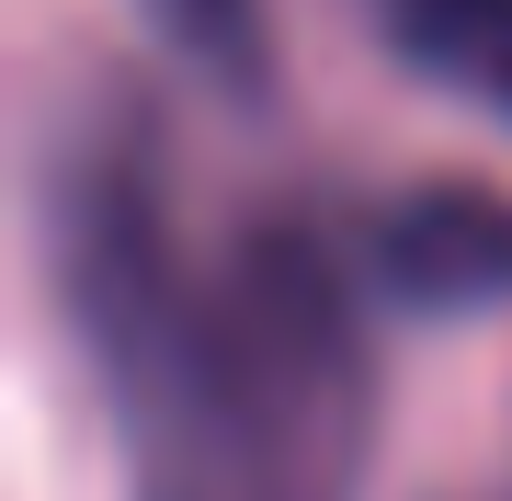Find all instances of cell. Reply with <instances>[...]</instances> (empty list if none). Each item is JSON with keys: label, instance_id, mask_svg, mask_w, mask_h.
Returning a JSON list of instances; mask_svg holds the SVG:
<instances>
[{"label": "cell", "instance_id": "7a4b0ae2", "mask_svg": "<svg viewBox=\"0 0 512 501\" xmlns=\"http://www.w3.org/2000/svg\"><path fill=\"white\" fill-rule=\"evenodd\" d=\"M376 35L410 80L512 126V0H376Z\"/></svg>", "mask_w": 512, "mask_h": 501}, {"label": "cell", "instance_id": "6da1fadb", "mask_svg": "<svg viewBox=\"0 0 512 501\" xmlns=\"http://www.w3.org/2000/svg\"><path fill=\"white\" fill-rule=\"evenodd\" d=\"M353 285L410 319H478L512 297V194L490 183H399L353 228Z\"/></svg>", "mask_w": 512, "mask_h": 501}, {"label": "cell", "instance_id": "3957f363", "mask_svg": "<svg viewBox=\"0 0 512 501\" xmlns=\"http://www.w3.org/2000/svg\"><path fill=\"white\" fill-rule=\"evenodd\" d=\"M148 23H160V46L183 57V69H205L217 92L251 103L262 80H274V35H262V0H137Z\"/></svg>", "mask_w": 512, "mask_h": 501}]
</instances>
